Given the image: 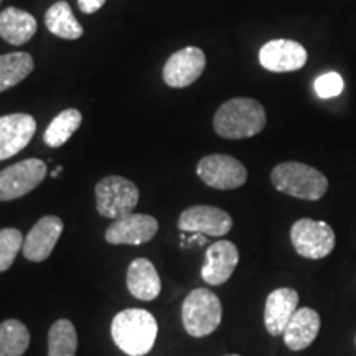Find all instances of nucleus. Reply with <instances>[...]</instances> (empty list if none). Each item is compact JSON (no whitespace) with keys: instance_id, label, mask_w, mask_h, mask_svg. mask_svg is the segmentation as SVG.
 Returning <instances> with one entry per match:
<instances>
[{"instance_id":"obj_1","label":"nucleus","mask_w":356,"mask_h":356,"mask_svg":"<svg viewBox=\"0 0 356 356\" xmlns=\"http://www.w3.org/2000/svg\"><path fill=\"white\" fill-rule=\"evenodd\" d=\"M266 126V111L251 97H234L216 111L213 127L222 139L238 140L254 137Z\"/></svg>"},{"instance_id":"obj_2","label":"nucleus","mask_w":356,"mask_h":356,"mask_svg":"<svg viewBox=\"0 0 356 356\" xmlns=\"http://www.w3.org/2000/svg\"><path fill=\"white\" fill-rule=\"evenodd\" d=\"M159 325L150 312L126 309L119 312L111 325L114 343L129 356H144L154 348Z\"/></svg>"},{"instance_id":"obj_3","label":"nucleus","mask_w":356,"mask_h":356,"mask_svg":"<svg viewBox=\"0 0 356 356\" xmlns=\"http://www.w3.org/2000/svg\"><path fill=\"white\" fill-rule=\"evenodd\" d=\"M275 190L289 197L317 202L327 193L328 180L317 168L300 162L279 163L270 173Z\"/></svg>"},{"instance_id":"obj_4","label":"nucleus","mask_w":356,"mask_h":356,"mask_svg":"<svg viewBox=\"0 0 356 356\" xmlns=\"http://www.w3.org/2000/svg\"><path fill=\"white\" fill-rule=\"evenodd\" d=\"M222 317L221 302L215 292L207 289L191 291L181 307V320L191 337H207L220 327Z\"/></svg>"},{"instance_id":"obj_5","label":"nucleus","mask_w":356,"mask_h":356,"mask_svg":"<svg viewBox=\"0 0 356 356\" xmlns=\"http://www.w3.org/2000/svg\"><path fill=\"white\" fill-rule=\"evenodd\" d=\"M139 188L124 177L111 175L96 185V210L101 216L118 220L131 215L139 203Z\"/></svg>"},{"instance_id":"obj_6","label":"nucleus","mask_w":356,"mask_h":356,"mask_svg":"<svg viewBox=\"0 0 356 356\" xmlns=\"http://www.w3.org/2000/svg\"><path fill=\"white\" fill-rule=\"evenodd\" d=\"M291 241L297 254L305 259H323L335 248V233L328 222L302 218L293 222Z\"/></svg>"},{"instance_id":"obj_7","label":"nucleus","mask_w":356,"mask_h":356,"mask_svg":"<svg viewBox=\"0 0 356 356\" xmlns=\"http://www.w3.org/2000/svg\"><path fill=\"white\" fill-rule=\"evenodd\" d=\"M47 163L40 159H26L0 172V202L25 197L47 177Z\"/></svg>"},{"instance_id":"obj_8","label":"nucleus","mask_w":356,"mask_h":356,"mask_svg":"<svg viewBox=\"0 0 356 356\" xmlns=\"http://www.w3.org/2000/svg\"><path fill=\"white\" fill-rule=\"evenodd\" d=\"M200 180L211 188L234 190L246 184L248 170L238 159L225 154L207 155L198 162Z\"/></svg>"},{"instance_id":"obj_9","label":"nucleus","mask_w":356,"mask_h":356,"mask_svg":"<svg viewBox=\"0 0 356 356\" xmlns=\"http://www.w3.org/2000/svg\"><path fill=\"white\" fill-rule=\"evenodd\" d=\"M307 50L299 42L287 38L270 40L259 50L262 68L273 73H291L302 70L307 63Z\"/></svg>"},{"instance_id":"obj_10","label":"nucleus","mask_w":356,"mask_h":356,"mask_svg":"<svg viewBox=\"0 0 356 356\" xmlns=\"http://www.w3.org/2000/svg\"><path fill=\"white\" fill-rule=\"evenodd\" d=\"M178 228L186 233H200L204 236H220L228 234L233 228V220L225 210L216 207H198L186 208L178 218Z\"/></svg>"},{"instance_id":"obj_11","label":"nucleus","mask_w":356,"mask_h":356,"mask_svg":"<svg viewBox=\"0 0 356 356\" xmlns=\"http://www.w3.org/2000/svg\"><path fill=\"white\" fill-rule=\"evenodd\" d=\"M207 56L197 47H186L173 53L163 66V81L170 88H186L202 76Z\"/></svg>"},{"instance_id":"obj_12","label":"nucleus","mask_w":356,"mask_h":356,"mask_svg":"<svg viewBox=\"0 0 356 356\" xmlns=\"http://www.w3.org/2000/svg\"><path fill=\"white\" fill-rule=\"evenodd\" d=\"M159 221L150 215L131 213L113 221V225L106 229V241L111 244H139L149 243L157 234Z\"/></svg>"},{"instance_id":"obj_13","label":"nucleus","mask_w":356,"mask_h":356,"mask_svg":"<svg viewBox=\"0 0 356 356\" xmlns=\"http://www.w3.org/2000/svg\"><path fill=\"white\" fill-rule=\"evenodd\" d=\"M37 132V121L30 114H8L0 118V160L10 159L30 144Z\"/></svg>"},{"instance_id":"obj_14","label":"nucleus","mask_w":356,"mask_h":356,"mask_svg":"<svg viewBox=\"0 0 356 356\" xmlns=\"http://www.w3.org/2000/svg\"><path fill=\"white\" fill-rule=\"evenodd\" d=\"M63 221L58 216H43L30 229L24 241V256L29 261L42 262L51 256L58 239L63 233Z\"/></svg>"},{"instance_id":"obj_15","label":"nucleus","mask_w":356,"mask_h":356,"mask_svg":"<svg viewBox=\"0 0 356 356\" xmlns=\"http://www.w3.org/2000/svg\"><path fill=\"white\" fill-rule=\"evenodd\" d=\"M238 262L239 252L233 243L226 241V239L213 243L204 257L202 277L210 286H221L233 275Z\"/></svg>"},{"instance_id":"obj_16","label":"nucleus","mask_w":356,"mask_h":356,"mask_svg":"<svg viewBox=\"0 0 356 356\" xmlns=\"http://www.w3.org/2000/svg\"><path fill=\"white\" fill-rule=\"evenodd\" d=\"M297 309H299V293H297V291L289 287L275 289L269 293L266 300V330L273 337L282 335Z\"/></svg>"},{"instance_id":"obj_17","label":"nucleus","mask_w":356,"mask_h":356,"mask_svg":"<svg viewBox=\"0 0 356 356\" xmlns=\"http://www.w3.org/2000/svg\"><path fill=\"white\" fill-rule=\"evenodd\" d=\"M320 332V315L314 309L302 307L292 315L284 330V343L292 351H302L314 343Z\"/></svg>"},{"instance_id":"obj_18","label":"nucleus","mask_w":356,"mask_h":356,"mask_svg":"<svg viewBox=\"0 0 356 356\" xmlns=\"http://www.w3.org/2000/svg\"><path fill=\"white\" fill-rule=\"evenodd\" d=\"M127 289L139 300L150 302L157 299L162 282L152 262L144 257L131 262L127 269Z\"/></svg>"},{"instance_id":"obj_19","label":"nucleus","mask_w":356,"mask_h":356,"mask_svg":"<svg viewBox=\"0 0 356 356\" xmlns=\"http://www.w3.org/2000/svg\"><path fill=\"white\" fill-rule=\"evenodd\" d=\"M38 24L33 15L20 8L8 7L0 12V38L13 47H22L29 43L37 33Z\"/></svg>"},{"instance_id":"obj_20","label":"nucleus","mask_w":356,"mask_h":356,"mask_svg":"<svg viewBox=\"0 0 356 356\" xmlns=\"http://www.w3.org/2000/svg\"><path fill=\"white\" fill-rule=\"evenodd\" d=\"M44 25L58 38L63 40H78L83 35V26L74 17L70 3L65 0L53 3L44 13Z\"/></svg>"},{"instance_id":"obj_21","label":"nucleus","mask_w":356,"mask_h":356,"mask_svg":"<svg viewBox=\"0 0 356 356\" xmlns=\"http://www.w3.org/2000/svg\"><path fill=\"white\" fill-rule=\"evenodd\" d=\"M35 68L32 55L24 51L0 55V92L7 91L32 73Z\"/></svg>"},{"instance_id":"obj_22","label":"nucleus","mask_w":356,"mask_h":356,"mask_svg":"<svg viewBox=\"0 0 356 356\" xmlns=\"http://www.w3.org/2000/svg\"><path fill=\"white\" fill-rule=\"evenodd\" d=\"M83 122V115L78 109H66L63 113H60L55 119L50 122V126L47 127V131L43 134V140L48 147H56L65 145L66 142L71 139L74 132L78 131L79 126Z\"/></svg>"},{"instance_id":"obj_23","label":"nucleus","mask_w":356,"mask_h":356,"mask_svg":"<svg viewBox=\"0 0 356 356\" xmlns=\"http://www.w3.org/2000/svg\"><path fill=\"white\" fill-rule=\"evenodd\" d=\"M78 335L70 320L61 318L48 332V356H76Z\"/></svg>"},{"instance_id":"obj_24","label":"nucleus","mask_w":356,"mask_h":356,"mask_svg":"<svg viewBox=\"0 0 356 356\" xmlns=\"http://www.w3.org/2000/svg\"><path fill=\"white\" fill-rule=\"evenodd\" d=\"M30 345V332L20 320L0 323V356H22Z\"/></svg>"},{"instance_id":"obj_25","label":"nucleus","mask_w":356,"mask_h":356,"mask_svg":"<svg viewBox=\"0 0 356 356\" xmlns=\"http://www.w3.org/2000/svg\"><path fill=\"white\" fill-rule=\"evenodd\" d=\"M25 238L19 229L3 228L0 229V273L10 269L13 261L24 248Z\"/></svg>"},{"instance_id":"obj_26","label":"nucleus","mask_w":356,"mask_h":356,"mask_svg":"<svg viewBox=\"0 0 356 356\" xmlns=\"http://www.w3.org/2000/svg\"><path fill=\"white\" fill-rule=\"evenodd\" d=\"M314 88H315V92H317L322 99H328V97L340 96L345 88V83L340 74L333 73L332 71V73H325L322 76L315 79Z\"/></svg>"},{"instance_id":"obj_27","label":"nucleus","mask_w":356,"mask_h":356,"mask_svg":"<svg viewBox=\"0 0 356 356\" xmlns=\"http://www.w3.org/2000/svg\"><path fill=\"white\" fill-rule=\"evenodd\" d=\"M104 3L106 0H78L79 10L84 13H96Z\"/></svg>"},{"instance_id":"obj_28","label":"nucleus","mask_w":356,"mask_h":356,"mask_svg":"<svg viewBox=\"0 0 356 356\" xmlns=\"http://www.w3.org/2000/svg\"><path fill=\"white\" fill-rule=\"evenodd\" d=\"M61 172H63V167H56V168H55V170H53V172H51V177H53V178H56L58 175H60V173H61Z\"/></svg>"},{"instance_id":"obj_29","label":"nucleus","mask_w":356,"mask_h":356,"mask_svg":"<svg viewBox=\"0 0 356 356\" xmlns=\"http://www.w3.org/2000/svg\"><path fill=\"white\" fill-rule=\"evenodd\" d=\"M226 356H239V355H226Z\"/></svg>"},{"instance_id":"obj_30","label":"nucleus","mask_w":356,"mask_h":356,"mask_svg":"<svg viewBox=\"0 0 356 356\" xmlns=\"http://www.w3.org/2000/svg\"><path fill=\"white\" fill-rule=\"evenodd\" d=\"M0 3H2V0H0Z\"/></svg>"}]
</instances>
